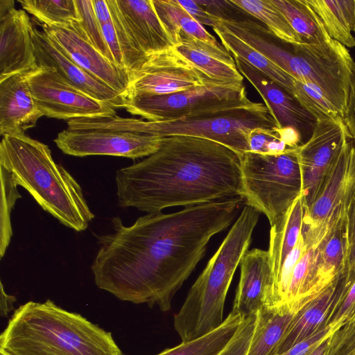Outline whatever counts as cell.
<instances>
[{"label": "cell", "mask_w": 355, "mask_h": 355, "mask_svg": "<svg viewBox=\"0 0 355 355\" xmlns=\"http://www.w3.org/2000/svg\"><path fill=\"white\" fill-rule=\"evenodd\" d=\"M243 204L237 196L147 214L130 226L114 217V232L98 238L91 266L95 284L121 300L168 311L211 238L230 226Z\"/></svg>", "instance_id": "obj_1"}, {"label": "cell", "mask_w": 355, "mask_h": 355, "mask_svg": "<svg viewBox=\"0 0 355 355\" xmlns=\"http://www.w3.org/2000/svg\"><path fill=\"white\" fill-rule=\"evenodd\" d=\"M115 182L120 207L148 214L240 197L241 156L211 139L165 137L155 153L118 169Z\"/></svg>", "instance_id": "obj_2"}, {"label": "cell", "mask_w": 355, "mask_h": 355, "mask_svg": "<svg viewBox=\"0 0 355 355\" xmlns=\"http://www.w3.org/2000/svg\"><path fill=\"white\" fill-rule=\"evenodd\" d=\"M8 355H122L112 334L51 300L21 305L0 336Z\"/></svg>", "instance_id": "obj_3"}, {"label": "cell", "mask_w": 355, "mask_h": 355, "mask_svg": "<svg viewBox=\"0 0 355 355\" xmlns=\"http://www.w3.org/2000/svg\"><path fill=\"white\" fill-rule=\"evenodd\" d=\"M0 166L64 226L82 232L94 218L79 183L53 160L44 143L25 134L3 136Z\"/></svg>", "instance_id": "obj_4"}, {"label": "cell", "mask_w": 355, "mask_h": 355, "mask_svg": "<svg viewBox=\"0 0 355 355\" xmlns=\"http://www.w3.org/2000/svg\"><path fill=\"white\" fill-rule=\"evenodd\" d=\"M260 212L245 205L174 317L182 342L199 338L223 322L226 295L237 266L248 251Z\"/></svg>", "instance_id": "obj_5"}, {"label": "cell", "mask_w": 355, "mask_h": 355, "mask_svg": "<svg viewBox=\"0 0 355 355\" xmlns=\"http://www.w3.org/2000/svg\"><path fill=\"white\" fill-rule=\"evenodd\" d=\"M103 125L107 130L161 137L187 135L211 139L227 146L240 156L250 151L248 139L252 129L278 128L265 104L251 101L171 121H152L116 114L105 118Z\"/></svg>", "instance_id": "obj_6"}, {"label": "cell", "mask_w": 355, "mask_h": 355, "mask_svg": "<svg viewBox=\"0 0 355 355\" xmlns=\"http://www.w3.org/2000/svg\"><path fill=\"white\" fill-rule=\"evenodd\" d=\"M297 148L277 155L248 151L241 156L240 197L245 205L264 214L270 226L303 193Z\"/></svg>", "instance_id": "obj_7"}, {"label": "cell", "mask_w": 355, "mask_h": 355, "mask_svg": "<svg viewBox=\"0 0 355 355\" xmlns=\"http://www.w3.org/2000/svg\"><path fill=\"white\" fill-rule=\"evenodd\" d=\"M250 101L242 83L211 84L166 95L142 94L126 98L125 109L148 121L193 116Z\"/></svg>", "instance_id": "obj_8"}, {"label": "cell", "mask_w": 355, "mask_h": 355, "mask_svg": "<svg viewBox=\"0 0 355 355\" xmlns=\"http://www.w3.org/2000/svg\"><path fill=\"white\" fill-rule=\"evenodd\" d=\"M355 196V146L349 142L312 205L304 208L302 235L306 249L316 248Z\"/></svg>", "instance_id": "obj_9"}, {"label": "cell", "mask_w": 355, "mask_h": 355, "mask_svg": "<svg viewBox=\"0 0 355 355\" xmlns=\"http://www.w3.org/2000/svg\"><path fill=\"white\" fill-rule=\"evenodd\" d=\"M28 83L36 104L46 117L69 121L116 115L114 107L73 86L53 68L31 71Z\"/></svg>", "instance_id": "obj_10"}, {"label": "cell", "mask_w": 355, "mask_h": 355, "mask_svg": "<svg viewBox=\"0 0 355 355\" xmlns=\"http://www.w3.org/2000/svg\"><path fill=\"white\" fill-rule=\"evenodd\" d=\"M349 138L341 117L318 121L310 138L297 148L304 209L315 200Z\"/></svg>", "instance_id": "obj_11"}, {"label": "cell", "mask_w": 355, "mask_h": 355, "mask_svg": "<svg viewBox=\"0 0 355 355\" xmlns=\"http://www.w3.org/2000/svg\"><path fill=\"white\" fill-rule=\"evenodd\" d=\"M211 84L223 83L205 75L173 46L148 56L132 76L126 98L142 94H170Z\"/></svg>", "instance_id": "obj_12"}, {"label": "cell", "mask_w": 355, "mask_h": 355, "mask_svg": "<svg viewBox=\"0 0 355 355\" xmlns=\"http://www.w3.org/2000/svg\"><path fill=\"white\" fill-rule=\"evenodd\" d=\"M163 137L129 132L65 129L54 139L64 153L76 157L110 155L135 159L148 157L160 147Z\"/></svg>", "instance_id": "obj_13"}, {"label": "cell", "mask_w": 355, "mask_h": 355, "mask_svg": "<svg viewBox=\"0 0 355 355\" xmlns=\"http://www.w3.org/2000/svg\"><path fill=\"white\" fill-rule=\"evenodd\" d=\"M42 28L68 58L126 98L131 76L125 69L108 60L70 26L42 24Z\"/></svg>", "instance_id": "obj_14"}, {"label": "cell", "mask_w": 355, "mask_h": 355, "mask_svg": "<svg viewBox=\"0 0 355 355\" xmlns=\"http://www.w3.org/2000/svg\"><path fill=\"white\" fill-rule=\"evenodd\" d=\"M33 27L26 11L17 10L14 1L0 0V80L38 67Z\"/></svg>", "instance_id": "obj_15"}, {"label": "cell", "mask_w": 355, "mask_h": 355, "mask_svg": "<svg viewBox=\"0 0 355 355\" xmlns=\"http://www.w3.org/2000/svg\"><path fill=\"white\" fill-rule=\"evenodd\" d=\"M31 35L38 67L54 69L69 83L115 110L125 107V97L68 58L42 30L33 27Z\"/></svg>", "instance_id": "obj_16"}, {"label": "cell", "mask_w": 355, "mask_h": 355, "mask_svg": "<svg viewBox=\"0 0 355 355\" xmlns=\"http://www.w3.org/2000/svg\"><path fill=\"white\" fill-rule=\"evenodd\" d=\"M233 58L237 69L258 92L278 128L292 127L302 137L305 134L311 137L318 121L298 100L253 67Z\"/></svg>", "instance_id": "obj_17"}, {"label": "cell", "mask_w": 355, "mask_h": 355, "mask_svg": "<svg viewBox=\"0 0 355 355\" xmlns=\"http://www.w3.org/2000/svg\"><path fill=\"white\" fill-rule=\"evenodd\" d=\"M240 267V279L232 311L243 317L257 313L270 303L273 277L268 251L258 248L248 250Z\"/></svg>", "instance_id": "obj_18"}, {"label": "cell", "mask_w": 355, "mask_h": 355, "mask_svg": "<svg viewBox=\"0 0 355 355\" xmlns=\"http://www.w3.org/2000/svg\"><path fill=\"white\" fill-rule=\"evenodd\" d=\"M31 71L18 73L0 80V134L24 135L44 116L31 92Z\"/></svg>", "instance_id": "obj_19"}, {"label": "cell", "mask_w": 355, "mask_h": 355, "mask_svg": "<svg viewBox=\"0 0 355 355\" xmlns=\"http://www.w3.org/2000/svg\"><path fill=\"white\" fill-rule=\"evenodd\" d=\"M137 44L148 56L173 45L154 8L152 0H115Z\"/></svg>", "instance_id": "obj_20"}, {"label": "cell", "mask_w": 355, "mask_h": 355, "mask_svg": "<svg viewBox=\"0 0 355 355\" xmlns=\"http://www.w3.org/2000/svg\"><path fill=\"white\" fill-rule=\"evenodd\" d=\"M175 49L211 80L221 83H242L244 77L233 56L221 45L214 46L180 32Z\"/></svg>", "instance_id": "obj_21"}, {"label": "cell", "mask_w": 355, "mask_h": 355, "mask_svg": "<svg viewBox=\"0 0 355 355\" xmlns=\"http://www.w3.org/2000/svg\"><path fill=\"white\" fill-rule=\"evenodd\" d=\"M304 216L303 193L293 202L286 214L271 226L270 232V254L273 285L268 306L273 300L284 263L295 246L302 232Z\"/></svg>", "instance_id": "obj_22"}, {"label": "cell", "mask_w": 355, "mask_h": 355, "mask_svg": "<svg viewBox=\"0 0 355 355\" xmlns=\"http://www.w3.org/2000/svg\"><path fill=\"white\" fill-rule=\"evenodd\" d=\"M347 254L345 213L333 223L315 248V275L322 290L345 274Z\"/></svg>", "instance_id": "obj_23"}, {"label": "cell", "mask_w": 355, "mask_h": 355, "mask_svg": "<svg viewBox=\"0 0 355 355\" xmlns=\"http://www.w3.org/2000/svg\"><path fill=\"white\" fill-rule=\"evenodd\" d=\"M343 277L341 275L338 277L295 315L278 347L276 355L309 338L324 326Z\"/></svg>", "instance_id": "obj_24"}, {"label": "cell", "mask_w": 355, "mask_h": 355, "mask_svg": "<svg viewBox=\"0 0 355 355\" xmlns=\"http://www.w3.org/2000/svg\"><path fill=\"white\" fill-rule=\"evenodd\" d=\"M299 311L288 304L261 308L257 312L247 355H276L288 327Z\"/></svg>", "instance_id": "obj_25"}, {"label": "cell", "mask_w": 355, "mask_h": 355, "mask_svg": "<svg viewBox=\"0 0 355 355\" xmlns=\"http://www.w3.org/2000/svg\"><path fill=\"white\" fill-rule=\"evenodd\" d=\"M221 44L234 57H237L257 69L267 78L294 96L295 79L248 44L227 30L217 21L213 28Z\"/></svg>", "instance_id": "obj_26"}, {"label": "cell", "mask_w": 355, "mask_h": 355, "mask_svg": "<svg viewBox=\"0 0 355 355\" xmlns=\"http://www.w3.org/2000/svg\"><path fill=\"white\" fill-rule=\"evenodd\" d=\"M154 8L173 46L182 32L201 42L219 46L216 37L196 21L178 0H152Z\"/></svg>", "instance_id": "obj_27"}, {"label": "cell", "mask_w": 355, "mask_h": 355, "mask_svg": "<svg viewBox=\"0 0 355 355\" xmlns=\"http://www.w3.org/2000/svg\"><path fill=\"white\" fill-rule=\"evenodd\" d=\"M329 36L345 47L355 46L352 35L355 0H306Z\"/></svg>", "instance_id": "obj_28"}, {"label": "cell", "mask_w": 355, "mask_h": 355, "mask_svg": "<svg viewBox=\"0 0 355 355\" xmlns=\"http://www.w3.org/2000/svg\"><path fill=\"white\" fill-rule=\"evenodd\" d=\"M272 1L284 15L302 44H322L331 39L306 0Z\"/></svg>", "instance_id": "obj_29"}, {"label": "cell", "mask_w": 355, "mask_h": 355, "mask_svg": "<svg viewBox=\"0 0 355 355\" xmlns=\"http://www.w3.org/2000/svg\"><path fill=\"white\" fill-rule=\"evenodd\" d=\"M243 317L234 311L213 331L189 342L167 349L157 355H217L231 340Z\"/></svg>", "instance_id": "obj_30"}, {"label": "cell", "mask_w": 355, "mask_h": 355, "mask_svg": "<svg viewBox=\"0 0 355 355\" xmlns=\"http://www.w3.org/2000/svg\"><path fill=\"white\" fill-rule=\"evenodd\" d=\"M232 3L255 18L278 39L288 44H302L286 17L272 0H232Z\"/></svg>", "instance_id": "obj_31"}, {"label": "cell", "mask_w": 355, "mask_h": 355, "mask_svg": "<svg viewBox=\"0 0 355 355\" xmlns=\"http://www.w3.org/2000/svg\"><path fill=\"white\" fill-rule=\"evenodd\" d=\"M302 135L294 128H255L248 135L250 151L265 155L281 154L299 146Z\"/></svg>", "instance_id": "obj_32"}, {"label": "cell", "mask_w": 355, "mask_h": 355, "mask_svg": "<svg viewBox=\"0 0 355 355\" xmlns=\"http://www.w3.org/2000/svg\"><path fill=\"white\" fill-rule=\"evenodd\" d=\"M19 3L42 25L68 26L80 21L75 0H19Z\"/></svg>", "instance_id": "obj_33"}, {"label": "cell", "mask_w": 355, "mask_h": 355, "mask_svg": "<svg viewBox=\"0 0 355 355\" xmlns=\"http://www.w3.org/2000/svg\"><path fill=\"white\" fill-rule=\"evenodd\" d=\"M115 27L121 47L124 67L130 76L135 74L146 61V55L137 44L130 28L122 17L115 0H105Z\"/></svg>", "instance_id": "obj_34"}, {"label": "cell", "mask_w": 355, "mask_h": 355, "mask_svg": "<svg viewBox=\"0 0 355 355\" xmlns=\"http://www.w3.org/2000/svg\"><path fill=\"white\" fill-rule=\"evenodd\" d=\"M1 170V223L0 254L3 258L12 236L11 212L16 201L21 198L17 191L18 185L10 173L3 166Z\"/></svg>", "instance_id": "obj_35"}, {"label": "cell", "mask_w": 355, "mask_h": 355, "mask_svg": "<svg viewBox=\"0 0 355 355\" xmlns=\"http://www.w3.org/2000/svg\"><path fill=\"white\" fill-rule=\"evenodd\" d=\"M294 96L317 121L342 118L322 92L309 83L295 80Z\"/></svg>", "instance_id": "obj_36"}, {"label": "cell", "mask_w": 355, "mask_h": 355, "mask_svg": "<svg viewBox=\"0 0 355 355\" xmlns=\"http://www.w3.org/2000/svg\"><path fill=\"white\" fill-rule=\"evenodd\" d=\"M84 37L101 54L114 62L96 15L92 0H75ZM116 64V63H115Z\"/></svg>", "instance_id": "obj_37"}, {"label": "cell", "mask_w": 355, "mask_h": 355, "mask_svg": "<svg viewBox=\"0 0 355 355\" xmlns=\"http://www.w3.org/2000/svg\"><path fill=\"white\" fill-rule=\"evenodd\" d=\"M342 279L343 277L324 325L344 324L355 313V281L345 287L343 286Z\"/></svg>", "instance_id": "obj_38"}, {"label": "cell", "mask_w": 355, "mask_h": 355, "mask_svg": "<svg viewBox=\"0 0 355 355\" xmlns=\"http://www.w3.org/2000/svg\"><path fill=\"white\" fill-rule=\"evenodd\" d=\"M324 355H355V313L328 338Z\"/></svg>", "instance_id": "obj_39"}, {"label": "cell", "mask_w": 355, "mask_h": 355, "mask_svg": "<svg viewBox=\"0 0 355 355\" xmlns=\"http://www.w3.org/2000/svg\"><path fill=\"white\" fill-rule=\"evenodd\" d=\"M257 313L243 316L228 344L217 355H247L257 322Z\"/></svg>", "instance_id": "obj_40"}, {"label": "cell", "mask_w": 355, "mask_h": 355, "mask_svg": "<svg viewBox=\"0 0 355 355\" xmlns=\"http://www.w3.org/2000/svg\"><path fill=\"white\" fill-rule=\"evenodd\" d=\"M306 251V246L301 232L295 246L286 258L282 267L272 306L284 304L294 268Z\"/></svg>", "instance_id": "obj_41"}, {"label": "cell", "mask_w": 355, "mask_h": 355, "mask_svg": "<svg viewBox=\"0 0 355 355\" xmlns=\"http://www.w3.org/2000/svg\"><path fill=\"white\" fill-rule=\"evenodd\" d=\"M207 12L221 20H232L248 15L244 10L234 4L232 0H196Z\"/></svg>", "instance_id": "obj_42"}, {"label": "cell", "mask_w": 355, "mask_h": 355, "mask_svg": "<svg viewBox=\"0 0 355 355\" xmlns=\"http://www.w3.org/2000/svg\"><path fill=\"white\" fill-rule=\"evenodd\" d=\"M343 324L324 325L309 338L277 355H308L322 342L329 338Z\"/></svg>", "instance_id": "obj_43"}, {"label": "cell", "mask_w": 355, "mask_h": 355, "mask_svg": "<svg viewBox=\"0 0 355 355\" xmlns=\"http://www.w3.org/2000/svg\"><path fill=\"white\" fill-rule=\"evenodd\" d=\"M100 24L103 37L115 63L120 67L125 69L112 19Z\"/></svg>", "instance_id": "obj_44"}, {"label": "cell", "mask_w": 355, "mask_h": 355, "mask_svg": "<svg viewBox=\"0 0 355 355\" xmlns=\"http://www.w3.org/2000/svg\"><path fill=\"white\" fill-rule=\"evenodd\" d=\"M180 6L198 23L214 27L216 18L207 12L196 0H178Z\"/></svg>", "instance_id": "obj_45"}, {"label": "cell", "mask_w": 355, "mask_h": 355, "mask_svg": "<svg viewBox=\"0 0 355 355\" xmlns=\"http://www.w3.org/2000/svg\"><path fill=\"white\" fill-rule=\"evenodd\" d=\"M342 119L351 138L355 140V67L352 75L347 105Z\"/></svg>", "instance_id": "obj_46"}, {"label": "cell", "mask_w": 355, "mask_h": 355, "mask_svg": "<svg viewBox=\"0 0 355 355\" xmlns=\"http://www.w3.org/2000/svg\"><path fill=\"white\" fill-rule=\"evenodd\" d=\"M346 236L349 252L351 247L355 243V196L346 209Z\"/></svg>", "instance_id": "obj_47"}, {"label": "cell", "mask_w": 355, "mask_h": 355, "mask_svg": "<svg viewBox=\"0 0 355 355\" xmlns=\"http://www.w3.org/2000/svg\"><path fill=\"white\" fill-rule=\"evenodd\" d=\"M355 281V243L351 247L346 261L345 275L342 280L343 286L346 287Z\"/></svg>", "instance_id": "obj_48"}, {"label": "cell", "mask_w": 355, "mask_h": 355, "mask_svg": "<svg viewBox=\"0 0 355 355\" xmlns=\"http://www.w3.org/2000/svg\"><path fill=\"white\" fill-rule=\"evenodd\" d=\"M0 300L1 316L7 317L10 311L14 309L13 304L17 301V298L14 295H10L5 292L2 282H1Z\"/></svg>", "instance_id": "obj_49"}, {"label": "cell", "mask_w": 355, "mask_h": 355, "mask_svg": "<svg viewBox=\"0 0 355 355\" xmlns=\"http://www.w3.org/2000/svg\"><path fill=\"white\" fill-rule=\"evenodd\" d=\"M328 345V338L322 342L318 346H317L313 351H311L308 355H324L327 347Z\"/></svg>", "instance_id": "obj_50"}, {"label": "cell", "mask_w": 355, "mask_h": 355, "mask_svg": "<svg viewBox=\"0 0 355 355\" xmlns=\"http://www.w3.org/2000/svg\"><path fill=\"white\" fill-rule=\"evenodd\" d=\"M353 32L355 33V8L354 13V19H353Z\"/></svg>", "instance_id": "obj_51"}, {"label": "cell", "mask_w": 355, "mask_h": 355, "mask_svg": "<svg viewBox=\"0 0 355 355\" xmlns=\"http://www.w3.org/2000/svg\"><path fill=\"white\" fill-rule=\"evenodd\" d=\"M0 355H8L6 352H4L3 350L0 349Z\"/></svg>", "instance_id": "obj_52"}]
</instances>
